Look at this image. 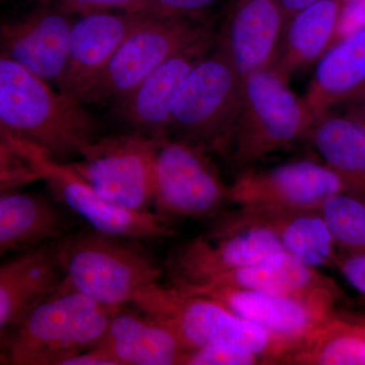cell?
<instances>
[{
	"instance_id": "cell-1",
	"label": "cell",
	"mask_w": 365,
	"mask_h": 365,
	"mask_svg": "<svg viewBox=\"0 0 365 365\" xmlns=\"http://www.w3.org/2000/svg\"><path fill=\"white\" fill-rule=\"evenodd\" d=\"M0 130L56 160L79 157L97 140L100 125L86 105L0 56Z\"/></svg>"
},
{
	"instance_id": "cell-2",
	"label": "cell",
	"mask_w": 365,
	"mask_h": 365,
	"mask_svg": "<svg viewBox=\"0 0 365 365\" xmlns=\"http://www.w3.org/2000/svg\"><path fill=\"white\" fill-rule=\"evenodd\" d=\"M136 242L95 230L66 235L56 242L63 271L60 290L106 306L133 304L163 275L160 264Z\"/></svg>"
},
{
	"instance_id": "cell-3",
	"label": "cell",
	"mask_w": 365,
	"mask_h": 365,
	"mask_svg": "<svg viewBox=\"0 0 365 365\" xmlns=\"http://www.w3.org/2000/svg\"><path fill=\"white\" fill-rule=\"evenodd\" d=\"M124 307L100 304L78 292L60 290L1 337L2 361L13 365H63L93 349Z\"/></svg>"
},
{
	"instance_id": "cell-4",
	"label": "cell",
	"mask_w": 365,
	"mask_h": 365,
	"mask_svg": "<svg viewBox=\"0 0 365 365\" xmlns=\"http://www.w3.org/2000/svg\"><path fill=\"white\" fill-rule=\"evenodd\" d=\"M133 306L169 326L188 353L211 345H237L265 357L269 364H283L302 345L250 323L217 300L186 294L173 285L158 283Z\"/></svg>"
},
{
	"instance_id": "cell-5",
	"label": "cell",
	"mask_w": 365,
	"mask_h": 365,
	"mask_svg": "<svg viewBox=\"0 0 365 365\" xmlns=\"http://www.w3.org/2000/svg\"><path fill=\"white\" fill-rule=\"evenodd\" d=\"M242 104L241 73L217 40L175 96L169 138L208 153H230Z\"/></svg>"
},
{
	"instance_id": "cell-6",
	"label": "cell",
	"mask_w": 365,
	"mask_h": 365,
	"mask_svg": "<svg viewBox=\"0 0 365 365\" xmlns=\"http://www.w3.org/2000/svg\"><path fill=\"white\" fill-rule=\"evenodd\" d=\"M287 83L270 68L242 78L241 115L230 151L235 165H253L311 136L316 117Z\"/></svg>"
},
{
	"instance_id": "cell-7",
	"label": "cell",
	"mask_w": 365,
	"mask_h": 365,
	"mask_svg": "<svg viewBox=\"0 0 365 365\" xmlns=\"http://www.w3.org/2000/svg\"><path fill=\"white\" fill-rule=\"evenodd\" d=\"M6 141L25 160L34 179L42 180L56 200L103 234L143 241L176 235L169 220L150 211H133L115 205L100 195L69 163L61 162L38 146L0 130Z\"/></svg>"
},
{
	"instance_id": "cell-8",
	"label": "cell",
	"mask_w": 365,
	"mask_h": 365,
	"mask_svg": "<svg viewBox=\"0 0 365 365\" xmlns=\"http://www.w3.org/2000/svg\"><path fill=\"white\" fill-rule=\"evenodd\" d=\"M213 31L210 21L172 14L155 16L131 34L104 69L73 97L86 106L116 104L165 60Z\"/></svg>"
},
{
	"instance_id": "cell-9",
	"label": "cell",
	"mask_w": 365,
	"mask_h": 365,
	"mask_svg": "<svg viewBox=\"0 0 365 365\" xmlns=\"http://www.w3.org/2000/svg\"><path fill=\"white\" fill-rule=\"evenodd\" d=\"M160 143L134 131L101 136L69 165L110 202L150 211Z\"/></svg>"
},
{
	"instance_id": "cell-10",
	"label": "cell",
	"mask_w": 365,
	"mask_h": 365,
	"mask_svg": "<svg viewBox=\"0 0 365 365\" xmlns=\"http://www.w3.org/2000/svg\"><path fill=\"white\" fill-rule=\"evenodd\" d=\"M232 202L208 153L177 139L158 145L155 162L153 201L155 213L170 218H205Z\"/></svg>"
},
{
	"instance_id": "cell-11",
	"label": "cell",
	"mask_w": 365,
	"mask_h": 365,
	"mask_svg": "<svg viewBox=\"0 0 365 365\" xmlns=\"http://www.w3.org/2000/svg\"><path fill=\"white\" fill-rule=\"evenodd\" d=\"M284 251L265 227H244L217 235H200L170 255L168 271L173 287L187 288L259 263Z\"/></svg>"
},
{
	"instance_id": "cell-12",
	"label": "cell",
	"mask_w": 365,
	"mask_h": 365,
	"mask_svg": "<svg viewBox=\"0 0 365 365\" xmlns=\"http://www.w3.org/2000/svg\"><path fill=\"white\" fill-rule=\"evenodd\" d=\"M230 189L232 202L239 207L258 209H319L331 196L350 191L325 163L312 160L248 170Z\"/></svg>"
},
{
	"instance_id": "cell-13",
	"label": "cell",
	"mask_w": 365,
	"mask_h": 365,
	"mask_svg": "<svg viewBox=\"0 0 365 365\" xmlns=\"http://www.w3.org/2000/svg\"><path fill=\"white\" fill-rule=\"evenodd\" d=\"M78 16L40 6L0 28V56L56 88L66 71Z\"/></svg>"
},
{
	"instance_id": "cell-14",
	"label": "cell",
	"mask_w": 365,
	"mask_h": 365,
	"mask_svg": "<svg viewBox=\"0 0 365 365\" xmlns=\"http://www.w3.org/2000/svg\"><path fill=\"white\" fill-rule=\"evenodd\" d=\"M215 31L170 56L140 85L113 105L114 111L131 131L155 140L170 137V114L175 96L184 79L215 48Z\"/></svg>"
},
{
	"instance_id": "cell-15",
	"label": "cell",
	"mask_w": 365,
	"mask_h": 365,
	"mask_svg": "<svg viewBox=\"0 0 365 365\" xmlns=\"http://www.w3.org/2000/svg\"><path fill=\"white\" fill-rule=\"evenodd\" d=\"M206 287L258 290L300 300L327 311H335L336 304L344 297L332 278L287 251L277 252L255 265L222 274L202 284L179 289Z\"/></svg>"
},
{
	"instance_id": "cell-16",
	"label": "cell",
	"mask_w": 365,
	"mask_h": 365,
	"mask_svg": "<svg viewBox=\"0 0 365 365\" xmlns=\"http://www.w3.org/2000/svg\"><path fill=\"white\" fill-rule=\"evenodd\" d=\"M244 227H265L282 248L314 268H335L339 250L319 209L242 208L218 220L210 235Z\"/></svg>"
},
{
	"instance_id": "cell-17",
	"label": "cell",
	"mask_w": 365,
	"mask_h": 365,
	"mask_svg": "<svg viewBox=\"0 0 365 365\" xmlns=\"http://www.w3.org/2000/svg\"><path fill=\"white\" fill-rule=\"evenodd\" d=\"M157 16L162 14L98 11L78 16L72 28L66 71L57 90L73 96L104 69L131 34Z\"/></svg>"
},
{
	"instance_id": "cell-18",
	"label": "cell",
	"mask_w": 365,
	"mask_h": 365,
	"mask_svg": "<svg viewBox=\"0 0 365 365\" xmlns=\"http://www.w3.org/2000/svg\"><path fill=\"white\" fill-rule=\"evenodd\" d=\"M284 25L280 0H230L217 40L244 78L270 67Z\"/></svg>"
},
{
	"instance_id": "cell-19",
	"label": "cell",
	"mask_w": 365,
	"mask_h": 365,
	"mask_svg": "<svg viewBox=\"0 0 365 365\" xmlns=\"http://www.w3.org/2000/svg\"><path fill=\"white\" fill-rule=\"evenodd\" d=\"M63 282L56 242L36 247L0 267V336L16 328L33 309L57 294Z\"/></svg>"
},
{
	"instance_id": "cell-20",
	"label": "cell",
	"mask_w": 365,
	"mask_h": 365,
	"mask_svg": "<svg viewBox=\"0 0 365 365\" xmlns=\"http://www.w3.org/2000/svg\"><path fill=\"white\" fill-rule=\"evenodd\" d=\"M180 290L217 300L250 323L274 335L299 341L302 345L336 312L319 309L290 297L245 288L206 287Z\"/></svg>"
},
{
	"instance_id": "cell-21",
	"label": "cell",
	"mask_w": 365,
	"mask_h": 365,
	"mask_svg": "<svg viewBox=\"0 0 365 365\" xmlns=\"http://www.w3.org/2000/svg\"><path fill=\"white\" fill-rule=\"evenodd\" d=\"M95 348L116 365L185 364L188 355L169 326L143 312L124 307L113 316L104 337Z\"/></svg>"
},
{
	"instance_id": "cell-22",
	"label": "cell",
	"mask_w": 365,
	"mask_h": 365,
	"mask_svg": "<svg viewBox=\"0 0 365 365\" xmlns=\"http://www.w3.org/2000/svg\"><path fill=\"white\" fill-rule=\"evenodd\" d=\"M344 0H319L294 14L285 24L269 68L284 81L318 63L335 40Z\"/></svg>"
},
{
	"instance_id": "cell-23",
	"label": "cell",
	"mask_w": 365,
	"mask_h": 365,
	"mask_svg": "<svg viewBox=\"0 0 365 365\" xmlns=\"http://www.w3.org/2000/svg\"><path fill=\"white\" fill-rule=\"evenodd\" d=\"M71 220L52 201L35 194L2 191L0 254L24 252L59 241L69 234Z\"/></svg>"
},
{
	"instance_id": "cell-24",
	"label": "cell",
	"mask_w": 365,
	"mask_h": 365,
	"mask_svg": "<svg viewBox=\"0 0 365 365\" xmlns=\"http://www.w3.org/2000/svg\"><path fill=\"white\" fill-rule=\"evenodd\" d=\"M365 81V25L338 41L317 63L306 100L316 119L344 104Z\"/></svg>"
},
{
	"instance_id": "cell-25",
	"label": "cell",
	"mask_w": 365,
	"mask_h": 365,
	"mask_svg": "<svg viewBox=\"0 0 365 365\" xmlns=\"http://www.w3.org/2000/svg\"><path fill=\"white\" fill-rule=\"evenodd\" d=\"M309 139L350 191L365 194V124L328 113L316 120Z\"/></svg>"
},
{
	"instance_id": "cell-26",
	"label": "cell",
	"mask_w": 365,
	"mask_h": 365,
	"mask_svg": "<svg viewBox=\"0 0 365 365\" xmlns=\"http://www.w3.org/2000/svg\"><path fill=\"white\" fill-rule=\"evenodd\" d=\"M283 364L365 365V318L335 312Z\"/></svg>"
},
{
	"instance_id": "cell-27",
	"label": "cell",
	"mask_w": 365,
	"mask_h": 365,
	"mask_svg": "<svg viewBox=\"0 0 365 365\" xmlns=\"http://www.w3.org/2000/svg\"><path fill=\"white\" fill-rule=\"evenodd\" d=\"M319 210L339 251L365 253V194L340 192L327 199Z\"/></svg>"
},
{
	"instance_id": "cell-28",
	"label": "cell",
	"mask_w": 365,
	"mask_h": 365,
	"mask_svg": "<svg viewBox=\"0 0 365 365\" xmlns=\"http://www.w3.org/2000/svg\"><path fill=\"white\" fill-rule=\"evenodd\" d=\"M35 1L40 6L54 7L64 13L78 16L98 13V11L170 14L163 11L155 0H35Z\"/></svg>"
},
{
	"instance_id": "cell-29",
	"label": "cell",
	"mask_w": 365,
	"mask_h": 365,
	"mask_svg": "<svg viewBox=\"0 0 365 365\" xmlns=\"http://www.w3.org/2000/svg\"><path fill=\"white\" fill-rule=\"evenodd\" d=\"M269 364L267 359L242 346L217 344L194 350L187 355L185 365Z\"/></svg>"
},
{
	"instance_id": "cell-30",
	"label": "cell",
	"mask_w": 365,
	"mask_h": 365,
	"mask_svg": "<svg viewBox=\"0 0 365 365\" xmlns=\"http://www.w3.org/2000/svg\"><path fill=\"white\" fill-rule=\"evenodd\" d=\"M335 268L347 282L365 295V253H338Z\"/></svg>"
},
{
	"instance_id": "cell-31",
	"label": "cell",
	"mask_w": 365,
	"mask_h": 365,
	"mask_svg": "<svg viewBox=\"0 0 365 365\" xmlns=\"http://www.w3.org/2000/svg\"><path fill=\"white\" fill-rule=\"evenodd\" d=\"M155 1L168 14L210 21L209 11L220 0H155Z\"/></svg>"
},
{
	"instance_id": "cell-32",
	"label": "cell",
	"mask_w": 365,
	"mask_h": 365,
	"mask_svg": "<svg viewBox=\"0 0 365 365\" xmlns=\"http://www.w3.org/2000/svg\"><path fill=\"white\" fill-rule=\"evenodd\" d=\"M364 25L365 0H344L339 26L333 45Z\"/></svg>"
},
{
	"instance_id": "cell-33",
	"label": "cell",
	"mask_w": 365,
	"mask_h": 365,
	"mask_svg": "<svg viewBox=\"0 0 365 365\" xmlns=\"http://www.w3.org/2000/svg\"><path fill=\"white\" fill-rule=\"evenodd\" d=\"M63 365H116L110 357L97 348L81 353L67 360Z\"/></svg>"
},
{
	"instance_id": "cell-34",
	"label": "cell",
	"mask_w": 365,
	"mask_h": 365,
	"mask_svg": "<svg viewBox=\"0 0 365 365\" xmlns=\"http://www.w3.org/2000/svg\"><path fill=\"white\" fill-rule=\"evenodd\" d=\"M318 1L319 0H280L281 7H282L283 14H284L285 24L294 14L299 13L304 7L311 6V4Z\"/></svg>"
},
{
	"instance_id": "cell-35",
	"label": "cell",
	"mask_w": 365,
	"mask_h": 365,
	"mask_svg": "<svg viewBox=\"0 0 365 365\" xmlns=\"http://www.w3.org/2000/svg\"><path fill=\"white\" fill-rule=\"evenodd\" d=\"M344 104L349 105V107L365 105V81L350 96V98L346 101Z\"/></svg>"
},
{
	"instance_id": "cell-36",
	"label": "cell",
	"mask_w": 365,
	"mask_h": 365,
	"mask_svg": "<svg viewBox=\"0 0 365 365\" xmlns=\"http://www.w3.org/2000/svg\"><path fill=\"white\" fill-rule=\"evenodd\" d=\"M345 114L349 115L350 117L355 118V119L365 124V105L349 107V110Z\"/></svg>"
}]
</instances>
